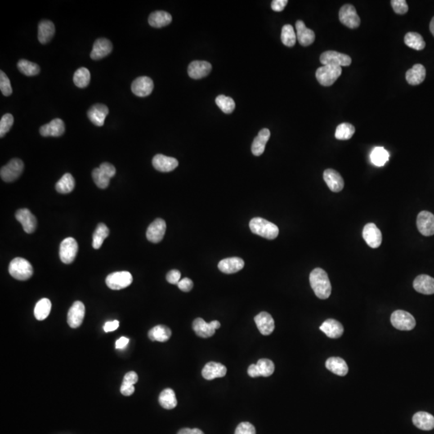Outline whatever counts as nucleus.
<instances>
[{
  "label": "nucleus",
  "instance_id": "obj_3",
  "mask_svg": "<svg viewBox=\"0 0 434 434\" xmlns=\"http://www.w3.org/2000/svg\"><path fill=\"white\" fill-rule=\"evenodd\" d=\"M11 276L19 281L28 280L33 274V268L29 261L22 257H16L10 262L8 268Z\"/></svg>",
  "mask_w": 434,
  "mask_h": 434
},
{
  "label": "nucleus",
  "instance_id": "obj_22",
  "mask_svg": "<svg viewBox=\"0 0 434 434\" xmlns=\"http://www.w3.org/2000/svg\"><path fill=\"white\" fill-rule=\"evenodd\" d=\"M153 167L161 172H170L176 169L179 166L177 159L172 157L166 156L163 154H156L152 160Z\"/></svg>",
  "mask_w": 434,
  "mask_h": 434
},
{
  "label": "nucleus",
  "instance_id": "obj_16",
  "mask_svg": "<svg viewBox=\"0 0 434 434\" xmlns=\"http://www.w3.org/2000/svg\"><path fill=\"white\" fill-rule=\"evenodd\" d=\"M167 225L163 219L158 218L154 220L148 227L146 238L152 243H159L163 239L166 233Z\"/></svg>",
  "mask_w": 434,
  "mask_h": 434
},
{
  "label": "nucleus",
  "instance_id": "obj_5",
  "mask_svg": "<svg viewBox=\"0 0 434 434\" xmlns=\"http://www.w3.org/2000/svg\"><path fill=\"white\" fill-rule=\"evenodd\" d=\"M24 165L19 158H13L7 164L1 168L0 176L5 182L10 183L17 180L24 171Z\"/></svg>",
  "mask_w": 434,
  "mask_h": 434
},
{
  "label": "nucleus",
  "instance_id": "obj_29",
  "mask_svg": "<svg viewBox=\"0 0 434 434\" xmlns=\"http://www.w3.org/2000/svg\"><path fill=\"white\" fill-rule=\"evenodd\" d=\"M244 262L240 257H229L224 259L219 262L218 268L220 271L227 274H235L244 268Z\"/></svg>",
  "mask_w": 434,
  "mask_h": 434
},
{
  "label": "nucleus",
  "instance_id": "obj_47",
  "mask_svg": "<svg viewBox=\"0 0 434 434\" xmlns=\"http://www.w3.org/2000/svg\"><path fill=\"white\" fill-rule=\"evenodd\" d=\"M355 132V129L354 126L346 122L337 126L335 136L336 139L338 140H349L353 137Z\"/></svg>",
  "mask_w": 434,
  "mask_h": 434
},
{
  "label": "nucleus",
  "instance_id": "obj_41",
  "mask_svg": "<svg viewBox=\"0 0 434 434\" xmlns=\"http://www.w3.org/2000/svg\"><path fill=\"white\" fill-rule=\"evenodd\" d=\"M75 188V180L73 176L69 173L64 174L59 181L56 183V189L61 194H68L73 192Z\"/></svg>",
  "mask_w": 434,
  "mask_h": 434
},
{
  "label": "nucleus",
  "instance_id": "obj_43",
  "mask_svg": "<svg viewBox=\"0 0 434 434\" xmlns=\"http://www.w3.org/2000/svg\"><path fill=\"white\" fill-rule=\"evenodd\" d=\"M389 159V153L381 146H377L371 153V161L377 167H383Z\"/></svg>",
  "mask_w": 434,
  "mask_h": 434
},
{
  "label": "nucleus",
  "instance_id": "obj_27",
  "mask_svg": "<svg viewBox=\"0 0 434 434\" xmlns=\"http://www.w3.org/2000/svg\"><path fill=\"white\" fill-rule=\"evenodd\" d=\"M296 31H297V39L300 45L304 47L312 45L315 42V34L310 28H306V26L302 20H297L295 24Z\"/></svg>",
  "mask_w": 434,
  "mask_h": 434
},
{
  "label": "nucleus",
  "instance_id": "obj_62",
  "mask_svg": "<svg viewBox=\"0 0 434 434\" xmlns=\"http://www.w3.org/2000/svg\"><path fill=\"white\" fill-rule=\"evenodd\" d=\"M129 338L126 337H121L119 339L117 340L116 342V348L122 349L124 348L126 345L128 344Z\"/></svg>",
  "mask_w": 434,
  "mask_h": 434
},
{
  "label": "nucleus",
  "instance_id": "obj_46",
  "mask_svg": "<svg viewBox=\"0 0 434 434\" xmlns=\"http://www.w3.org/2000/svg\"><path fill=\"white\" fill-rule=\"evenodd\" d=\"M18 69L24 75L28 77L38 75L41 72V68L36 63L29 60H20L17 64Z\"/></svg>",
  "mask_w": 434,
  "mask_h": 434
},
{
  "label": "nucleus",
  "instance_id": "obj_7",
  "mask_svg": "<svg viewBox=\"0 0 434 434\" xmlns=\"http://www.w3.org/2000/svg\"><path fill=\"white\" fill-rule=\"evenodd\" d=\"M391 323L395 328L400 331H411L416 326L413 315L404 310H396L391 315Z\"/></svg>",
  "mask_w": 434,
  "mask_h": 434
},
{
  "label": "nucleus",
  "instance_id": "obj_38",
  "mask_svg": "<svg viewBox=\"0 0 434 434\" xmlns=\"http://www.w3.org/2000/svg\"><path fill=\"white\" fill-rule=\"evenodd\" d=\"M161 406L165 409H173L177 406L176 393L171 388H166L161 392L158 397Z\"/></svg>",
  "mask_w": 434,
  "mask_h": 434
},
{
  "label": "nucleus",
  "instance_id": "obj_11",
  "mask_svg": "<svg viewBox=\"0 0 434 434\" xmlns=\"http://www.w3.org/2000/svg\"><path fill=\"white\" fill-rule=\"evenodd\" d=\"M220 327V323L219 321H212L211 323H206L201 318H197L193 323V328L196 336L201 338H210L214 336L216 330Z\"/></svg>",
  "mask_w": 434,
  "mask_h": 434
},
{
  "label": "nucleus",
  "instance_id": "obj_61",
  "mask_svg": "<svg viewBox=\"0 0 434 434\" xmlns=\"http://www.w3.org/2000/svg\"><path fill=\"white\" fill-rule=\"evenodd\" d=\"M177 434H204L199 429L184 428L180 430Z\"/></svg>",
  "mask_w": 434,
  "mask_h": 434
},
{
  "label": "nucleus",
  "instance_id": "obj_12",
  "mask_svg": "<svg viewBox=\"0 0 434 434\" xmlns=\"http://www.w3.org/2000/svg\"><path fill=\"white\" fill-rule=\"evenodd\" d=\"M320 62L323 65L332 64L336 66H349L351 64V58L346 54L336 51H327L321 54Z\"/></svg>",
  "mask_w": 434,
  "mask_h": 434
},
{
  "label": "nucleus",
  "instance_id": "obj_24",
  "mask_svg": "<svg viewBox=\"0 0 434 434\" xmlns=\"http://www.w3.org/2000/svg\"><path fill=\"white\" fill-rule=\"evenodd\" d=\"M255 323L258 328L259 332L263 336H270L275 328L273 317L267 312H261L254 318Z\"/></svg>",
  "mask_w": 434,
  "mask_h": 434
},
{
  "label": "nucleus",
  "instance_id": "obj_32",
  "mask_svg": "<svg viewBox=\"0 0 434 434\" xmlns=\"http://www.w3.org/2000/svg\"><path fill=\"white\" fill-rule=\"evenodd\" d=\"M270 138V131L264 128L258 133L257 137L252 142V152L255 156H260L265 151V145Z\"/></svg>",
  "mask_w": 434,
  "mask_h": 434
},
{
  "label": "nucleus",
  "instance_id": "obj_28",
  "mask_svg": "<svg viewBox=\"0 0 434 434\" xmlns=\"http://www.w3.org/2000/svg\"><path fill=\"white\" fill-rule=\"evenodd\" d=\"M413 287L416 291L423 294H434V278L426 274L419 275L413 282Z\"/></svg>",
  "mask_w": 434,
  "mask_h": 434
},
{
  "label": "nucleus",
  "instance_id": "obj_17",
  "mask_svg": "<svg viewBox=\"0 0 434 434\" xmlns=\"http://www.w3.org/2000/svg\"><path fill=\"white\" fill-rule=\"evenodd\" d=\"M154 90V82L148 77H139L133 82L131 90L136 96H149Z\"/></svg>",
  "mask_w": 434,
  "mask_h": 434
},
{
  "label": "nucleus",
  "instance_id": "obj_10",
  "mask_svg": "<svg viewBox=\"0 0 434 434\" xmlns=\"http://www.w3.org/2000/svg\"><path fill=\"white\" fill-rule=\"evenodd\" d=\"M78 252V244L73 238L64 239L60 245V258L64 264H71L75 260Z\"/></svg>",
  "mask_w": 434,
  "mask_h": 434
},
{
  "label": "nucleus",
  "instance_id": "obj_36",
  "mask_svg": "<svg viewBox=\"0 0 434 434\" xmlns=\"http://www.w3.org/2000/svg\"><path fill=\"white\" fill-rule=\"evenodd\" d=\"M172 16L171 14L164 11H156L150 14L148 22L151 27L155 28H163L171 24Z\"/></svg>",
  "mask_w": 434,
  "mask_h": 434
},
{
  "label": "nucleus",
  "instance_id": "obj_51",
  "mask_svg": "<svg viewBox=\"0 0 434 434\" xmlns=\"http://www.w3.org/2000/svg\"><path fill=\"white\" fill-rule=\"evenodd\" d=\"M0 90L4 96H10L12 94L11 82L2 70L0 71Z\"/></svg>",
  "mask_w": 434,
  "mask_h": 434
},
{
  "label": "nucleus",
  "instance_id": "obj_20",
  "mask_svg": "<svg viewBox=\"0 0 434 434\" xmlns=\"http://www.w3.org/2000/svg\"><path fill=\"white\" fill-rule=\"evenodd\" d=\"M65 125L63 120L55 118L48 124L44 125L40 129V133L43 137H60L64 135Z\"/></svg>",
  "mask_w": 434,
  "mask_h": 434
},
{
  "label": "nucleus",
  "instance_id": "obj_35",
  "mask_svg": "<svg viewBox=\"0 0 434 434\" xmlns=\"http://www.w3.org/2000/svg\"><path fill=\"white\" fill-rule=\"evenodd\" d=\"M326 368L340 377H344L348 372L347 364L344 359L339 357L329 358L326 361Z\"/></svg>",
  "mask_w": 434,
  "mask_h": 434
},
{
  "label": "nucleus",
  "instance_id": "obj_57",
  "mask_svg": "<svg viewBox=\"0 0 434 434\" xmlns=\"http://www.w3.org/2000/svg\"><path fill=\"white\" fill-rule=\"evenodd\" d=\"M99 168L103 171V172H105L108 176H109L110 179L113 178V176H115L116 174V169L115 167H113V165L110 164L109 163H103L100 165V167Z\"/></svg>",
  "mask_w": 434,
  "mask_h": 434
},
{
  "label": "nucleus",
  "instance_id": "obj_8",
  "mask_svg": "<svg viewBox=\"0 0 434 434\" xmlns=\"http://www.w3.org/2000/svg\"><path fill=\"white\" fill-rule=\"evenodd\" d=\"M338 19L343 25L351 29H355L360 25V18L353 5H343L340 8Z\"/></svg>",
  "mask_w": 434,
  "mask_h": 434
},
{
  "label": "nucleus",
  "instance_id": "obj_4",
  "mask_svg": "<svg viewBox=\"0 0 434 434\" xmlns=\"http://www.w3.org/2000/svg\"><path fill=\"white\" fill-rule=\"evenodd\" d=\"M341 74H342V68L341 67L327 64V65H323L317 69L315 76H316L318 82L321 86L328 87V86H332L341 76Z\"/></svg>",
  "mask_w": 434,
  "mask_h": 434
},
{
  "label": "nucleus",
  "instance_id": "obj_13",
  "mask_svg": "<svg viewBox=\"0 0 434 434\" xmlns=\"http://www.w3.org/2000/svg\"><path fill=\"white\" fill-rule=\"evenodd\" d=\"M363 238L368 245L372 248H379L382 243V233L373 223H369L364 226Z\"/></svg>",
  "mask_w": 434,
  "mask_h": 434
},
{
  "label": "nucleus",
  "instance_id": "obj_48",
  "mask_svg": "<svg viewBox=\"0 0 434 434\" xmlns=\"http://www.w3.org/2000/svg\"><path fill=\"white\" fill-rule=\"evenodd\" d=\"M216 105H218L221 110L225 113H233L235 109V101L232 97L225 96V95H219L216 98Z\"/></svg>",
  "mask_w": 434,
  "mask_h": 434
},
{
  "label": "nucleus",
  "instance_id": "obj_31",
  "mask_svg": "<svg viewBox=\"0 0 434 434\" xmlns=\"http://www.w3.org/2000/svg\"><path fill=\"white\" fill-rule=\"evenodd\" d=\"M426 68L421 64H417L407 71L406 81L411 86H418L426 79Z\"/></svg>",
  "mask_w": 434,
  "mask_h": 434
},
{
  "label": "nucleus",
  "instance_id": "obj_6",
  "mask_svg": "<svg viewBox=\"0 0 434 434\" xmlns=\"http://www.w3.org/2000/svg\"><path fill=\"white\" fill-rule=\"evenodd\" d=\"M133 283L132 274L130 272H115L109 274L105 279V283L109 289L119 290L125 289Z\"/></svg>",
  "mask_w": 434,
  "mask_h": 434
},
{
  "label": "nucleus",
  "instance_id": "obj_19",
  "mask_svg": "<svg viewBox=\"0 0 434 434\" xmlns=\"http://www.w3.org/2000/svg\"><path fill=\"white\" fill-rule=\"evenodd\" d=\"M15 218L21 224L25 233H32L37 229V218L27 208L18 210L15 213Z\"/></svg>",
  "mask_w": 434,
  "mask_h": 434
},
{
  "label": "nucleus",
  "instance_id": "obj_14",
  "mask_svg": "<svg viewBox=\"0 0 434 434\" xmlns=\"http://www.w3.org/2000/svg\"><path fill=\"white\" fill-rule=\"evenodd\" d=\"M417 229L426 237L434 235V215L427 211L420 212L417 219Z\"/></svg>",
  "mask_w": 434,
  "mask_h": 434
},
{
  "label": "nucleus",
  "instance_id": "obj_1",
  "mask_svg": "<svg viewBox=\"0 0 434 434\" xmlns=\"http://www.w3.org/2000/svg\"><path fill=\"white\" fill-rule=\"evenodd\" d=\"M310 283L315 295L320 299H327L332 293V284L327 272L316 268L310 274Z\"/></svg>",
  "mask_w": 434,
  "mask_h": 434
},
{
  "label": "nucleus",
  "instance_id": "obj_39",
  "mask_svg": "<svg viewBox=\"0 0 434 434\" xmlns=\"http://www.w3.org/2000/svg\"><path fill=\"white\" fill-rule=\"evenodd\" d=\"M51 303L49 299L42 298L37 302L35 306L34 315L39 321H43L47 319L51 311Z\"/></svg>",
  "mask_w": 434,
  "mask_h": 434
},
{
  "label": "nucleus",
  "instance_id": "obj_56",
  "mask_svg": "<svg viewBox=\"0 0 434 434\" xmlns=\"http://www.w3.org/2000/svg\"><path fill=\"white\" fill-rule=\"evenodd\" d=\"M138 380H139V377H138V375L136 374V372H127V373L125 375L122 383L129 385H135V384L137 383Z\"/></svg>",
  "mask_w": 434,
  "mask_h": 434
},
{
  "label": "nucleus",
  "instance_id": "obj_33",
  "mask_svg": "<svg viewBox=\"0 0 434 434\" xmlns=\"http://www.w3.org/2000/svg\"><path fill=\"white\" fill-rule=\"evenodd\" d=\"M56 29L55 25L50 20H42L38 25V40L41 44L50 42L54 37Z\"/></svg>",
  "mask_w": 434,
  "mask_h": 434
},
{
  "label": "nucleus",
  "instance_id": "obj_63",
  "mask_svg": "<svg viewBox=\"0 0 434 434\" xmlns=\"http://www.w3.org/2000/svg\"><path fill=\"white\" fill-rule=\"evenodd\" d=\"M430 32H432L433 36L434 37V17L433 18L432 20L430 22Z\"/></svg>",
  "mask_w": 434,
  "mask_h": 434
},
{
  "label": "nucleus",
  "instance_id": "obj_30",
  "mask_svg": "<svg viewBox=\"0 0 434 434\" xmlns=\"http://www.w3.org/2000/svg\"><path fill=\"white\" fill-rule=\"evenodd\" d=\"M320 330L331 338H338L343 334V327L336 319H327L320 326Z\"/></svg>",
  "mask_w": 434,
  "mask_h": 434
},
{
  "label": "nucleus",
  "instance_id": "obj_23",
  "mask_svg": "<svg viewBox=\"0 0 434 434\" xmlns=\"http://www.w3.org/2000/svg\"><path fill=\"white\" fill-rule=\"evenodd\" d=\"M323 179L330 190L333 193H339L344 188L343 179L336 170H326L323 173Z\"/></svg>",
  "mask_w": 434,
  "mask_h": 434
},
{
  "label": "nucleus",
  "instance_id": "obj_45",
  "mask_svg": "<svg viewBox=\"0 0 434 434\" xmlns=\"http://www.w3.org/2000/svg\"><path fill=\"white\" fill-rule=\"evenodd\" d=\"M281 39H282L283 45H286L287 47L291 48L295 45L297 35L295 34L293 26L290 25V24H286V25L283 26Z\"/></svg>",
  "mask_w": 434,
  "mask_h": 434
},
{
  "label": "nucleus",
  "instance_id": "obj_50",
  "mask_svg": "<svg viewBox=\"0 0 434 434\" xmlns=\"http://www.w3.org/2000/svg\"><path fill=\"white\" fill-rule=\"evenodd\" d=\"M14 123V117L11 113H6L0 121V137L2 138L11 130Z\"/></svg>",
  "mask_w": 434,
  "mask_h": 434
},
{
  "label": "nucleus",
  "instance_id": "obj_26",
  "mask_svg": "<svg viewBox=\"0 0 434 434\" xmlns=\"http://www.w3.org/2000/svg\"><path fill=\"white\" fill-rule=\"evenodd\" d=\"M227 373V368L225 365L216 363L209 362L203 367L202 370V376L207 381H212L214 379L221 378L225 377Z\"/></svg>",
  "mask_w": 434,
  "mask_h": 434
},
{
  "label": "nucleus",
  "instance_id": "obj_49",
  "mask_svg": "<svg viewBox=\"0 0 434 434\" xmlns=\"http://www.w3.org/2000/svg\"><path fill=\"white\" fill-rule=\"evenodd\" d=\"M93 180L99 189H105L109 186L110 178L100 168H95L92 172Z\"/></svg>",
  "mask_w": 434,
  "mask_h": 434
},
{
  "label": "nucleus",
  "instance_id": "obj_44",
  "mask_svg": "<svg viewBox=\"0 0 434 434\" xmlns=\"http://www.w3.org/2000/svg\"><path fill=\"white\" fill-rule=\"evenodd\" d=\"M90 72L85 67L79 68L73 75V82L78 88H86L90 82Z\"/></svg>",
  "mask_w": 434,
  "mask_h": 434
},
{
  "label": "nucleus",
  "instance_id": "obj_2",
  "mask_svg": "<svg viewBox=\"0 0 434 434\" xmlns=\"http://www.w3.org/2000/svg\"><path fill=\"white\" fill-rule=\"evenodd\" d=\"M249 227L252 233L266 239H275L279 233V229L276 225L261 217L252 219Z\"/></svg>",
  "mask_w": 434,
  "mask_h": 434
},
{
  "label": "nucleus",
  "instance_id": "obj_40",
  "mask_svg": "<svg viewBox=\"0 0 434 434\" xmlns=\"http://www.w3.org/2000/svg\"><path fill=\"white\" fill-rule=\"evenodd\" d=\"M109 234V230L108 227L105 224L100 223L96 227V230L93 235V247L94 248L98 249V248H101L103 242L108 238Z\"/></svg>",
  "mask_w": 434,
  "mask_h": 434
},
{
  "label": "nucleus",
  "instance_id": "obj_54",
  "mask_svg": "<svg viewBox=\"0 0 434 434\" xmlns=\"http://www.w3.org/2000/svg\"><path fill=\"white\" fill-rule=\"evenodd\" d=\"M181 274L177 270H171L167 274V281L171 284L178 285L180 283Z\"/></svg>",
  "mask_w": 434,
  "mask_h": 434
},
{
  "label": "nucleus",
  "instance_id": "obj_42",
  "mask_svg": "<svg viewBox=\"0 0 434 434\" xmlns=\"http://www.w3.org/2000/svg\"><path fill=\"white\" fill-rule=\"evenodd\" d=\"M404 43L408 47L415 50H422L426 47L423 37L417 32H409L404 37Z\"/></svg>",
  "mask_w": 434,
  "mask_h": 434
},
{
  "label": "nucleus",
  "instance_id": "obj_34",
  "mask_svg": "<svg viewBox=\"0 0 434 434\" xmlns=\"http://www.w3.org/2000/svg\"><path fill=\"white\" fill-rule=\"evenodd\" d=\"M413 422L414 426L422 430H429L434 429V417L426 412H418L413 416Z\"/></svg>",
  "mask_w": 434,
  "mask_h": 434
},
{
  "label": "nucleus",
  "instance_id": "obj_53",
  "mask_svg": "<svg viewBox=\"0 0 434 434\" xmlns=\"http://www.w3.org/2000/svg\"><path fill=\"white\" fill-rule=\"evenodd\" d=\"M235 434H256V430L252 424L242 422L236 429Z\"/></svg>",
  "mask_w": 434,
  "mask_h": 434
},
{
  "label": "nucleus",
  "instance_id": "obj_55",
  "mask_svg": "<svg viewBox=\"0 0 434 434\" xmlns=\"http://www.w3.org/2000/svg\"><path fill=\"white\" fill-rule=\"evenodd\" d=\"M178 287L180 290L184 291V292H189L193 289V282L191 280L190 278H184L182 280L180 281V283H178Z\"/></svg>",
  "mask_w": 434,
  "mask_h": 434
},
{
  "label": "nucleus",
  "instance_id": "obj_15",
  "mask_svg": "<svg viewBox=\"0 0 434 434\" xmlns=\"http://www.w3.org/2000/svg\"><path fill=\"white\" fill-rule=\"evenodd\" d=\"M86 314L85 305L80 301H77L73 304L69 309L67 322L69 327L72 328H77L82 325Z\"/></svg>",
  "mask_w": 434,
  "mask_h": 434
},
{
  "label": "nucleus",
  "instance_id": "obj_52",
  "mask_svg": "<svg viewBox=\"0 0 434 434\" xmlns=\"http://www.w3.org/2000/svg\"><path fill=\"white\" fill-rule=\"evenodd\" d=\"M391 5L398 15H404L409 11V6L405 0H391Z\"/></svg>",
  "mask_w": 434,
  "mask_h": 434
},
{
  "label": "nucleus",
  "instance_id": "obj_59",
  "mask_svg": "<svg viewBox=\"0 0 434 434\" xmlns=\"http://www.w3.org/2000/svg\"><path fill=\"white\" fill-rule=\"evenodd\" d=\"M135 392V386L134 385H126V384H122L121 386V393L123 396H131Z\"/></svg>",
  "mask_w": 434,
  "mask_h": 434
},
{
  "label": "nucleus",
  "instance_id": "obj_9",
  "mask_svg": "<svg viewBox=\"0 0 434 434\" xmlns=\"http://www.w3.org/2000/svg\"><path fill=\"white\" fill-rule=\"evenodd\" d=\"M275 370L274 362L270 359H261L257 364H251L248 368V374L252 378L259 377H270Z\"/></svg>",
  "mask_w": 434,
  "mask_h": 434
},
{
  "label": "nucleus",
  "instance_id": "obj_21",
  "mask_svg": "<svg viewBox=\"0 0 434 434\" xmlns=\"http://www.w3.org/2000/svg\"><path fill=\"white\" fill-rule=\"evenodd\" d=\"M212 71V64L208 61L195 60L189 64V75L191 78L195 80L201 79L207 77Z\"/></svg>",
  "mask_w": 434,
  "mask_h": 434
},
{
  "label": "nucleus",
  "instance_id": "obj_37",
  "mask_svg": "<svg viewBox=\"0 0 434 434\" xmlns=\"http://www.w3.org/2000/svg\"><path fill=\"white\" fill-rule=\"evenodd\" d=\"M148 337L151 341L167 342L171 337V331L167 326H155L148 332Z\"/></svg>",
  "mask_w": 434,
  "mask_h": 434
},
{
  "label": "nucleus",
  "instance_id": "obj_60",
  "mask_svg": "<svg viewBox=\"0 0 434 434\" xmlns=\"http://www.w3.org/2000/svg\"><path fill=\"white\" fill-rule=\"evenodd\" d=\"M118 327H119V322L118 320H113L105 323L103 329L105 332H111L118 329Z\"/></svg>",
  "mask_w": 434,
  "mask_h": 434
},
{
  "label": "nucleus",
  "instance_id": "obj_58",
  "mask_svg": "<svg viewBox=\"0 0 434 434\" xmlns=\"http://www.w3.org/2000/svg\"><path fill=\"white\" fill-rule=\"evenodd\" d=\"M287 3V0H274L271 3V7L274 11H283Z\"/></svg>",
  "mask_w": 434,
  "mask_h": 434
},
{
  "label": "nucleus",
  "instance_id": "obj_18",
  "mask_svg": "<svg viewBox=\"0 0 434 434\" xmlns=\"http://www.w3.org/2000/svg\"><path fill=\"white\" fill-rule=\"evenodd\" d=\"M112 51L113 45L111 41L106 38L97 39L93 46L90 57L95 60H101L111 53Z\"/></svg>",
  "mask_w": 434,
  "mask_h": 434
},
{
  "label": "nucleus",
  "instance_id": "obj_25",
  "mask_svg": "<svg viewBox=\"0 0 434 434\" xmlns=\"http://www.w3.org/2000/svg\"><path fill=\"white\" fill-rule=\"evenodd\" d=\"M109 114V109L103 104H95L89 109L87 115L90 121L96 126H102Z\"/></svg>",
  "mask_w": 434,
  "mask_h": 434
}]
</instances>
